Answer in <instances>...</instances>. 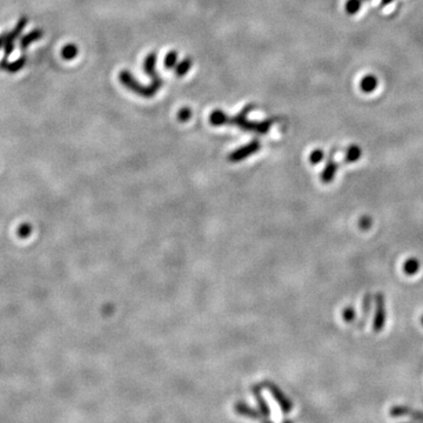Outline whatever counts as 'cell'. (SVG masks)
<instances>
[{
  "instance_id": "obj_1",
  "label": "cell",
  "mask_w": 423,
  "mask_h": 423,
  "mask_svg": "<svg viewBox=\"0 0 423 423\" xmlns=\"http://www.w3.org/2000/svg\"><path fill=\"white\" fill-rule=\"evenodd\" d=\"M390 415L393 418H400V416H409V418L416 420L419 422H423V413L413 410L405 406H395L390 409Z\"/></svg>"
},
{
  "instance_id": "obj_2",
  "label": "cell",
  "mask_w": 423,
  "mask_h": 423,
  "mask_svg": "<svg viewBox=\"0 0 423 423\" xmlns=\"http://www.w3.org/2000/svg\"><path fill=\"white\" fill-rule=\"evenodd\" d=\"M259 148V143L254 141V142L249 143L247 147H242L241 149H239L238 152H235L234 154L230 155V160L232 161H239V160H241L243 156H248L249 154H252V153L256 152V149Z\"/></svg>"
},
{
  "instance_id": "obj_3",
  "label": "cell",
  "mask_w": 423,
  "mask_h": 423,
  "mask_svg": "<svg viewBox=\"0 0 423 423\" xmlns=\"http://www.w3.org/2000/svg\"><path fill=\"white\" fill-rule=\"evenodd\" d=\"M377 87V79L373 75H367L361 80V89L366 93L373 92Z\"/></svg>"
},
{
  "instance_id": "obj_4",
  "label": "cell",
  "mask_w": 423,
  "mask_h": 423,
  "mask_svg": "<svg viewBox=\"0 0 423 423\" xmlns=\"http://www.w3.org/2000/svg\"><path fill=\"white\" fill-rule=\"evenodd\" d=\"M362 0H347L346 2V11L349 14H355L360 11Z\"/></svg>"
},
{
  "instance_id": "obj_5",
  "label": "cell",
  "mask_w": 423,
  "mask_h": 423,
  "mask_svg": "<svg viewBox=\"0 0 423 423\" xmlns=\"http://www.w3.org/2000/svg\"><path fill=\"white\" fill-rule=\"evenodd\" d=\"M190 67H191V62H188V60H185V62L178 67V70H176V72H178V74L182 75V74H185V73L187 72L188 70H190Z\"/></svg>"
},
{
  "instance_id": "obj_6",
  "label": "cell",
  "mask_w": 423,
  "mask_h": 423,
  "mask_svg": "<svg viewBox=\"0 0 423 423\" xmlns=\"http://www.w3.org/2000/svg\"><path fill=\"white\" fill-rule=\"evenodd\" d=\"M175 60H176V54L174 52L169 53L167 58H166V66L173 67V65H174V63H175Z\"/></svg>"
},
{
  "instance_id": "obj_7",
  "label": "cell",
  "mask_w": 423,
  "mask_h": 423,
  "mask_svg": "<svg viewBox=\"0 0 423 423\" xmlns=\"http://www.w3.org/2000/svg\"><path fill=\"white\" fill-rule=\"evenodd\" d=\"M191 117V111L190 110H182L180 113H179V118H180L181 120H187L188 118Z\"/></svg>"
},
{
  "instance_id": "obj_8",
  "label": "cell",
  "mask_w": 423,
  "mask_h": 423,
  "mask_svg": "<svg viewBox=\"0 0 423 423\" xmlns=\"http://www.w3.org/2000/svg\"><path fill=\"white\" fill-rule=\"evenodd\" d=\"M321 158H322V153L319 152V150H316V152L312 155V159H313L314 162L319 161V159H321Z\"/></svg>"
},
{
  "instance_id": "obj_9",
  "label": "cell",
  "mask_w": 423,
  "mask_h": 423,
  "mask_svg": "<svg viewBox=\"0 0 423 423\" xmlns=\"http://www.w3.org/2000/svg\"><path fill=\"white\" fill-rule=\"evenodd\" d=\"M394 0H382V2H381V4H382V6H384V5H388V4H390V2H393Z\"/></svg>"
}]
</instances>
